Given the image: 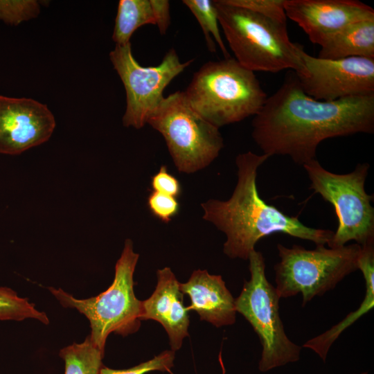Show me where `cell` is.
Returning a JSON list of instances; mask_svg holds the SVG:
<instances>
[{"instance_id": "obj_1", "label": "cell", "mask_w": 374, "mask_h": 374, "mask_svg": "<svg viewBox=\"0 0 374 374\" xmlns=\"http://www.w3.org/2000/svg\"><path fill=\"white\" fill-rule=\"evenodd\" d=\"M373 132L374 93L317 100L304 93L294 73L254 116L251 135L263 154L289 156L303 166L327 139Z\"/></svg>"}, {"instance_id": "obj_2", "label": "cell", "mask_w": 374, "mask_h": 374, "mask_svg": "<svg viewBox=\"0 0 374 374\" xmlns=\"http://www.w3.org/2000/svg\"><path fill=\"white\" fill-rule=\"evenodd\" d=\"M270 157L251 151L235 159L238 180L231 197L226 201L211 199L201 206L203 218L215 225L226 237L224 253L231 258L248 260L259 240L274 233L326 245L334 231L309 227L298 217L289 216L268 204L259 195L257 184L258 168Z\"/></svg>"}, {"instance_id": "obj_3", "label": "cell", "mask_w": 374, "mask_h": 374, "mask_svg": "<svg viewBox=\"0 0 374 374\" xmlns=\"http://www.w3.org/2000/svg\"><path fill=\"white\" fill-rule=\"evenodd\" d=\"M184 93L190 107L217 128L255 116L267 98L254 72L231 57L203 64Z\"/></svg>"}, {"instance_id": "obj_4", "label": "cell", "mask_w": 374, "mask_h": 374, "mask_svg": "<svg viewBox=\"0 0 374 374\" xmlns=\"http://www.w3.org/2000/svg\"><path fill=\"white\" fill-rule=\"evenodd\" d=\"M213 3L229 46L242 66L253 72L296 69L303 48L290 39L285 24L226 0Z\"/></svg>"}, {"instance_id": "obj_5", "label": "cell", "mask_w": 374, "mask_h": 374, "mask_svg": "<svg viewBox=\"0 0 374 374\" xmlns=\"http://www.w3.org/2000/svg\"><path fill=\"white\" fill-rule=\"evenodd\" d=\"M139 256L132 241L127 239L115 266L112 284L96 296L78 299L60 288H48L64 307L75 308L89 319L90 339L103 352L110 333L125 336L139 328L141 301L135 296L133 280Z\"/></svg>"}, {"instance_id": "obj_6", "label": "cell", "mask_w": 374, "mask_h": 374, "mask_svg": "<svg viewBox=\"0 0 374 374\" xmlns=\"http://www.w3.org/2000/svg\"><path fill=\"white\" fill-rule=\"evenodd\" d=\"M277 249L280 260L274 267L276 292L280 299L301 294L305 305L358 269L362 247L357 243L337 248L317 245L308 250L278 244Z\"/></svg>"}, {"instance_id": "obj_7", "label": "cell", "mask_w": 374, "mask_h": 374, "mask_svg": "<svg viewBox=\"0 0 374 374\" xmlns=\"http://www.w3.org/2000/svg\"><path fill=\"white\" fill-rule=\"evenodd\" d=\"M147 123L161 134L181 172L193 173L205 168L224 146L219 128L190 107L184 91L164 97Z\"/></svg>"}, {"instance_id": "obj_8", "label": "cell", "mask_w": 374, "mask_h": 374, "mask_svg": "<svg viewBox=\"0 0 374 374\" xmlns=\"http://www.w3.org/2000/svg\"><path fill=\"white\" fill-rule=\"evenodd\" d=\"M248 260L251 278L244 282L235 305L259 337L262 349L258 368L267 372L299 361L301 347L285 333L279 314L280 297L266 277L262 254L253 250Z\"/></svg>"}, {"instance_id": "obj_9", "label": "cell", "mask_w": 374, "mask_h": 374, "mask_svg": "<svg viewBox=\"0 0 374 374\" xmlns=\"http://www.w3.org/2000/svg\"><path fill=\"white\" fill-rule=\"evenodd\" d=\"M310 181V188L335 208L338 227L328 246L341 247L355 240L364 246L374 242L373 196L366 193L364 184L369 164H358L347 174L326 170L314 159L303 165Z\"/></svg>"}, {"instance_id": "obj_10", "label": "cell", "mask_w": 374, "mask_h": 374, "mask_svg": "<svg viewBox=\"0 0 374 374\" xmlns=\"http://www.w3.org/2000/svg\"><path fill=\"white\" fill-rule=\"evenodd\" d=\"M109 59L125 89L126 109L123 116L125 127H143L164 97L170 82L188 66L193 60L181 62L174 48L170 49L155 66H143L136 60L131 42L116 45Z\"/></svg>"}, {"instance_id": "obj_11", "label": "cell", "mask_w": 374, "mask_h": 374, "mask_svg": "<svg viewBox=\"0 0 374 374\" xmlns=\"http://www.w3.org/2000/svg\"><path fill=\"white\" fill-rule=\"evenodd\" d=\"M299 59L294 73L304 93L315 100L333 101L374 93V59H323L303 48Z\"/></svg>"}, {"instance_id": "obj_12", "label": "cell", "mask_w": 374, "mask_h": 374, "mask_svg": "<svg viewBox=\"0 0 374 374\" xmlns=\"http://www.w3.org/2000/svg\"><path fill=\"white\" fill-rule=\"evenodd\" d=\"M55 125L46 105L30 98L0 96V154H20L46 142Z\"/></svg>"}, {"instance_id": "obj_13", "label": "cell", "mask_w": 374, "mask_h": 374, "mask_svg": "<svg viewBox=\"0 0 374 374\" xmlns=\"http://www.w3.org/2000/svg\"><path fill=\"white\" fill-rule=\"evenodd\" d=\"M286 17L321 46L350 24L374 18V10L355 0H285Z\"/></svg>"}, {"instance_id": "obj_14", "label": "cell", "mask_w": 374, "mask_h": 374, "mask_svg": "<svg viewBox=\"0 0 374 374\" xmlns=\"http://www.w3.org/2000/svg\"><path fill=\"white\" fill-rule=\"evenodd\" d=\"M157 285L152 296L141 301L140 320L153 319L166 330L172 350H179L188 336V308L183 302L180 283L169 267L157 271Z\"/></svg>"}, {"instance_id": "obj_15", "label": "cell", "mask_w": 374, "mask_h": 374, "mask_svg": "<svg viewBox=\"0 0 374 374\" xmlns=\"http://www.w3.org/2000/svg\"><path fill=\"white\" fill-rule=\"evenodd\" d=\"M180 290L190 297L188 310L196 311L201 320L216 327L234 323L237 312L235 299L221 276L195 270L186 283H180Z\"/></svg>"}, {"instance_id": "obj_16", "label": "cell", "mask_w": 374, "mask_h": 374, "mask_svg": "<svg viewBox=\"0 0 374 374\" xmlns=\"http://www.w3.org/2000/svg\"><path fill=\"white\" fill-rule=\"evenodd\" d=\"M362 247L358 260L366 285V294L359 307L349 313L341 321L322 334L307 341L303 347L315 352L325 362L328 350L339 335L374 306V242Z\"/></svg>"}, {"instance_id": "obj_17", "label": "cell", "mask_w": 374, "mask_h": 374, "mask_svg": "<svg viewBox=\"0 0 374 374\" xmlns=\"http://www.w3.org/2000/svg\"><path fill=\"white\" fill-rule=\"evenodd\" d=\"M321 47L319 58L337 60L362 57L374 59V18L350 24Z\"/></svg>"}, {"instance_id": "obj_18", "label": "cell", "mask_w": 374, "mask_h": 374, "mask_svg": "<svg viewBox=\"0 0 374 374\" xmlns=\"http://www.w3.org/2000/svg\"><path fill=\"white\" fill-rule=\"evenodd\" d=\"M146 24L155 25L150 0H120L112 39L116 45L129 44L133 33Z\"/></svg>"}, {"instance_id": "obj_19", "label": "cell", "mask_w": 374, "mask_h": 374, "mask_svg": "<svg viewBox=\"0 0 374 374\" xmlns=\"http://www.w3.org/2000/svg\"><path fill=\"white\" fill-rule=\"evenodd\" d=\"M103 354L89 336L82 343H74L59 353L65 363V374H99Z\"/></svg>"}, {"instance_id": "obj_20", "label": "cell", "mask_w": 374, "mask_h": 374, "mask_svg": "<svg viewBox=\"0 0 374 374\" xmlns=\"http://www.w3.org/2000/svg\"><path fill=\"white\" fill-rule=\"evenodd\" d=\"M182 2L188 8L199 24L209 51L211 53L216 51V43L225 58L229 57L230 55L220 35L217 10L213 1L183 0Z\"/></svg>"}, {"instance_id": "obj_21", "label": "cell", "mask_w": 374, "mask_h": 374, "mask_svg": "<svg viewBox=\"0 0 374 374\" xmlns=\"http://www.w3.org/2000/svg\"><path fill=\"white\" fill-rule=\"evenodd\" d=\"M37 319L44 324L49 321L46 314L38 311L27 299L21 298L8 287H0V320L22 321Z\"/></svg>"}, {"instance_id": "obj_22", "label": "cell", "mask_w": 374, "mask_h": 374, "mask_svg": "<svg viewBox=\"0 0 374 374\" xmlns=\"http://www.w3.org/2000/svg\"><path fill=\"white\" fill-rule=\"evenodd\" d=\"M40 3L35 0H0V20L17 26L34 19L40 12Z\"/></svg>"}, {"instance_id": "obj_23", "label": "cell", "mask_w": 374, "mask_h": 374, "mask_svg": "<svg viewBox=\"0 0 374 374\" xmlns=\"http://www.w3.org/2000/svg\"><path fill=\"white\" fill-rule=\"evenodd\" d=\"M231 5L248 9L266 18L286 25L285 0H226Z\"/></svg>"}, {"instance_id": "obj_24", "label": "cell", "mask_w": 374, "mask_h": 374, "mask_svg": "<svg viewBox=\"0 0 374 374\" xmlns=\"http://www.w3.org/2000/svg\"><path fill=\"white\" fill-rule=\"evenodd\" d=\"M174 359L175 351L166 350L153 359L128 369L116 370L103 366L99 374H145L154 371L166 372L169 371L173 366Z\"/></svg>"}, {"instance_id": "obj_25", "label": "cell", "mask_w": 374, "mask_h": 374, "mask_svg": "<svg viewBox=\"0 0 374 374\" xmlns=\"http://www.w3.org/2000/svg\"><path fill=\"white\" fill-rule=\"evenodd\" d=\"M148 206L152 214L168 223L179 212V204L176 197L152 191L148 197Z\"/></svg>"}, {"instance_id": "obj_26", "label": "cell", "mask_w": 374, "mask_h": 374, "mask_svg": "<svg viewBox=\"0 0 374 374\" xmlns=\"http://www.w3.org/2000/svg\"><path fill=\"white\" fill-rule=\"evenodd\" d=\"M152 191L178 197L181 193L179 180L170 174L166 166H161L159 171L151 179Z\"/></svg>"}, {"instance_id": "obj_27", "label": "cell", "mask_w": 374, "mask_h": 374, "mask_svg": "<svg viewBox=\"0 0 374 374\" xmlns=\"http://www.w3.org/2000/svg\"><path fill=\"white\" fill-rule=\"evenodd\" d=\"M155 25L161 35H165L170 24V3L168 0H150Z\"/></svg>"}, {"instance_id": "obj_28", "label": "cell", "mask_w": 374, "mask_h": 374, "mask_svg": "<svg viewBox=\"0 0 374 374\" xmlns=\"http://www.w3.org/2000/svg\"><path fill=\"white\" fill-rule=\"evenodd\" d=\"M361 374H367V373H366V372H364V373H361Z\"/></svg>"}]
</instances>
